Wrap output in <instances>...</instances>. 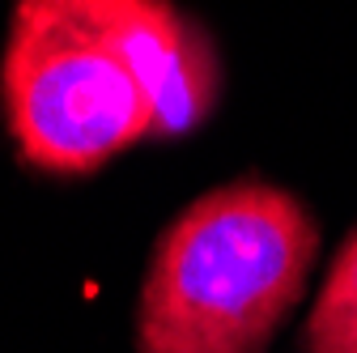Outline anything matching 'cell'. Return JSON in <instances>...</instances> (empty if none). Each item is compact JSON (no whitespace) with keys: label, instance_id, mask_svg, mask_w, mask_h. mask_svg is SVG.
Segmentation results:
<instances>
[{"label":"cell","instance_id":"cell-3","mask_svg":"<svg viewBox=\"0 0 357 353\" xmlns=\"http://www.w3.org/2000/svg\"><path fill=\"white\" fill-rule=\"evenodd\" d=\"M132 73L153 111V137H183L217 103L221 68L208 34L170 0H64Z\"/></svg>","mask_w":357,"mask_h":353},{"label":"cell","instance_id":"cell-2","mask_svg":"<svg viewBox=\"0 0 357 353\" xmlns=\"http://www.w3.org/2000/svg\"><path fill=\"white\" fill-rule=\"evenodd\" d=\"M0 98L17 153L52 174L98 170L153 137L132 73L64 0H17L0 60Z\"/></svg>","mask_w":357,"mask_h":353},{"label":"cell","instance_id":"cell-4","mask_svg":"<svg viewBox=\"0 0 357 353\" xmlns=\"http://www.w3.org/2000/svg\"><path fill=\"white\" fill-rule=\"evenodd\" d=\"M310 353H357V230L336 251L319 302L306 320Z\"/></svg>","mask_w":357,"mask_h":353},{"label":"cell","instance_id":"cell-1","mask_svg":"<svg viewBox=\"0 0 357 353\" xmlns=\"http://www.w3.org/2000/svg\"><path fill=\"white\" fill-rule=\"evenodd\" d=\"M319 230L285 188L238 179L192 200L153 247L141 353H259L302 298Z\"/></svg>","mask_w":357,"mask_h":353}]
</instances>
